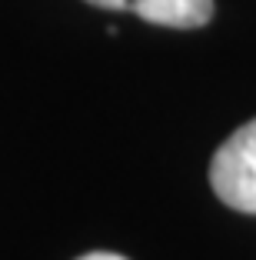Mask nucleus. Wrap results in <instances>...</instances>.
<instances>
[{
    "label": "nucleus",
    "instance_id": "nucleus-1",
    "mask_svg": "<svg viewBox=\"0 0 256 260\" xmlns=\"http://www.w3.org/2000/svg\"><path fill=\"white\" fill-rule=\"evenodd\" d=\"M213 193L240 214H256V120L243 123L210 164Z\"/></svg>",
    "mask_w": 256,
    "mask_h": 260
},
{
    "label": "nucleus",
    "instance_id": "nucleus-2",
    "mask_svg": "<svg viewBox=\"0 0 256 260\" xmlns=\"http://www.w3.org/2000/svg\"><path fill=\"white\" fill-rule=\"evenodd\" d=\"M103 10H130L157 27H176V30H193L203 27L213 17V0H87Z\"/></svg>",
    "mask_w": 256,
    "mask_h": 260
},
{
    "label": "nucleus",
    "instance_id": "nucleus-3",
    "mask_svg": "<svg viewBox=\"0 0 256 260\" xmlns=\"http://www.w3.org/2000/svg\"><path fill=\"white\" fill-rule=\"evenodd\" d=\"M77 260H127V257L110 253V250H93V253H83V257H77Z\"/></svg>",
    "mask_w": 256,
    "mask_h": 260
}]
</instances>
